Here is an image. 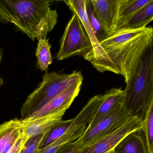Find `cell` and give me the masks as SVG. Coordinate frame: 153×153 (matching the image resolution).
I'll list each match as a JSON object with an SVG mask.
<instances>
[{
	"instance_id": "5b68a950",
	"label": "cell",
	"mask_w": 153,
	"mask_h": 153,
	"mask_svg": "<svg viewBox=\"0 0 153 153\" xmlns=\"http://www.w3.org/2000/svg\"><path fill=\"white\" fill-rule=\"evenodd\" d=\"M66 4L79 18L91 42L92 49L84 56V59L90 62L100 72L109 71L116 73V67L107 55L91 27L85 7V0H67Z\"/></svg>"
},
{
	"instance_id": "52a82bcc",
	"label": "cell",
	"mask_w": 153,
	"mask_h": 153,
	"mask_svg": "<svg viewBox=\"0 0 153 153\" xmlns=\"http://www.w3.org/2000/svg\"><path fill=\"white\" fill-rule=\"evenodd\" d=\"M133 117L122 103L115 110L91 126L86 127L76 139L80 150L114 131Z\"/></svg>"
},
{
	"instance_id": "5bb4252c",
	"label": "cell",
	"mask_w": 153,
	"mask_h": 153,
	"mask_svg": "<svg viewBox=\"0 0 153 153\" xmlns=\"http://www.w3.org/2000/svg\"><path fill=\"white\" fill-rule=\"evenodd\" d=\"M137 132L125 136L116 146L114 153H148L144 139Z\"/></svg>"
},
{
	"instance_id": "7402d4cb",
	"label": "cell",
	"mask_w": 153,
	"mask_h": 153,
	"mask_svg": "<svg viewBox=\"0 0 153 153\" xmlns=\"http://www.w3.org/2000/svg\"><path fill=\"white\" fill-rule=\"evenodd\" d=\"M85 7L91 27L99 42H101L107 35L102 29L99 19L93 10L91 0H85Z\"/></svg>"
},
{
	"instance_id": "d4e9b609",
	"label": "cell",
	"mask_w": 153,
	"mask_h": 153,
	"mask_svg": "<svg viewBox=\"0 0 153 153\" xmlns=\"http://www.w3.org/2000/svg\"><path fill=\"white\" fill-rule=\"evenodd\" d=\"M27 140L28 139L24 136L22 132L21 135L17 140L13 147L7 153H20L23 145Z\"/></svg>"
},
{
	"instance_id": "f1b7e54d",
	"label": "cell",
	"mask_w": 153,
	"mask_h": 153,
	"mask_svg": "<svg viewBox=\"0 0 153 153\" xmlns=\"http://www.w3.org/2000/svg\"><path fill=\"white\" fill-rule=\"evenodd\" d=\"M0 21H2L1 19V17H0Z\"/></svg>"
},
{
	"instance_id": "d6986e66",
	"label": "cell",
	"mask_w": 153,
	"mask_h": 153,
	"mask_svg": "<svg viewBox=\"0 0 153 153\" xmlns=\"http://www.w3.org/2000/svg\"><path fill=\"white\" fill-rule=\"evenodd\" d=\"M72 119L61 120L55 124L43 137L39 146V150L46 148L55 142L66 132L72 123Z\"/></svg>"
},
{
	"instance_id": "7a4b0ae2",
	"label": "cell",
	"mask_w": 153,
	"mask_h": 153,
	"mask_svg": "<svg viewBox=\"0 0 153 153\" xmlns=\"http://www.w3.org/2000/svg\"><path fill=\"white\" fill-rule=\"evenodd\" d=\"M52 0H0L2 21L13 23L31 40L47 38L57 23Z\"/></svg>"
},
{
	"instance_id": "e0dca14e",
	"label": "cell",
	"mask_w": 153,
	"mask_h": 153,
	"mask_svg": "<svg viewBox=\"0 0 153 153\" xmlns=\"http://www.w3.org/2000/svg\"><path fill=\"white\" fill-rule=\"evenodd\" d=\"M152 1L153 0H128L121 3L115 30L124 25L136 12Z\"/></svg>"
},
{
	"instance_id": "4316f807",
	"label": "cell",
	"mask_w": 153,
	"mask_h": 153,
	"mask_svg": "<svg viewBox=\"0 0 153 153\" xmlns=\"http://www.w3.org/2000/svg\"><path fill=\"white\" fill-rule=\"evenodd\" d=\"M52 1H63L65 3H66L67 0H52Z\"/></svg>"
},
{
	"instance_id": "9a60e30c",
	"label": "cell",
	"mask_w": 153,
	"mask_h": 153,
	"mask_svg": "<svg viewBox=\"0 0 153 153\" xmlns=\"http://www.w3.org/2000/svg\"><path fill=\"white\" fill-rule=\"evenodd\" d=\"M103 99V94H101L91 98L77 116L72 119L71 125L79 128L86 126L93 118Z\"/></svg>"
},
{
	"instance_id": "ba28073f",
	"label": "cell",
	"mask_w": 153,
	"mask_h": 153,
	"mask_svg": "<svg viewBox=\"0 0 153 153\" xmlns=\"http://www.w3.org/2000/svg\"><path fill=\"white\" fill-rule=\"evenodd\" d=\"M142 127L141 120L133 116L113 132L81 149L79 153H114L116 146L125 136L140 131Z\"/></svg>"
},
{
	"instance_id": "83f0119b",
	"label": "cell",
	"mask_w": 153,
	"mask_h": 153,
	"mask_svg": "<svg viewBox=\"0 0 153 153\" xmlns=\"http://www.w3.org/2000/svg\"><path fill=\"white\" fill-rule=\"evenodd\" d=\"M128 1V0H121V3L124 2L126 1Z\"/></svg>"
},
{
	"instance_id": "4fadbf2b",
	"label": "cell",
	"mask_w": 153,
	"mask_h": 153,
	"mask_svg": "<svg viewBox=\"0 0 153 153\" xmlns=\"http://www.w3.org/2000/svg\"><path fill=\"white\" fill-rule=\"evenodd\" d=\"M22 132L20 119H14L0 125V153H7L13 147Z\"/></svg>"
},
{
	"instance_id": "7c38bea8",
	"label": "cell",
	"mask_w": 153,
	"mask_h": 153,
	"mask_svg": "<svg viewBox=\"0 0 153 153\" xmlns=\"http://www.w3.org/2000/svg\"><path fill=\"white\" fill-rule=\"evenodd\" d=\"M104 99L93 118L89 123L91 126L110 114L122 103L124 90L122 88H111L103 94Z\"/></svg>"
},
{
	"instance_id": "44dd1931",
	"label": "cell",
	"mask_w": 153,
	"mask_h": 153,
	"mask_svg": "<svg viewBox=\"0 0 153 153\" xmlns=\"http://www.w3.org/2000/svg\"><path fill=\"white\" fill-rule=\"evenodd\" d=\"M141 130H143L144 134L148 153H153V104L149 108L142 121Z\"/></svg>"
},
{
	"instance_id": "277c9868",
	"label": "cell",
	"mask_w": 153,
	"mask_h": 153,
	"mask_svg": "<svg viewBox=\"0 0 153 153\" xmlns=\"http://www.w3.org/2000/svg\"><path fill=\"white\" fill-rule=\"evenodd\" d=\"M81 76V73L77 71L68 74L55 72L46 73L41 82L28 96L22 106L21 120L26 119L39 110L70 84Z\"/></svg>"
},
{
	"instance_id": "484cf974",
	"label": "cell",
	"mask_w": 153,
	"mask_h": 153,
	"mask_svg": "<svg viewBox=\"0 0 153 153\" xmlns=\"http://www.w3.org/2000/svg\"><path fill=\"white\" fill-rule=\"evenodd\" d=\"M3 55V52L1 48H0V66H1L2 60ZM3 79H2V78L1 77V75H0V88L3 85Z\"/></svg>"
},
{
	"instance_id": "3957f363",
	"label": "cell",
	"mask_w": 153,
	"mask_h": 153,
	"mask_svg": "<svg viewBox=\"0 0 153 153\" xmlns=\"http://www.w3.org/2000/svg\"><path fill=\"white\" fill-rule=\"evenodd\" d=\"M153 46L148 48L136 71L126 84L122 104L141 121L153 104Z\"/></svg>"
},
{
	"instance_id": "ac0fdd59",
	"label": "cell",
	"mask_w": 153,
	"mask_h": 153,
	"mask_svg": "<svg viewBox=\"0 0 153 153\" xmlns=\"http://www.w3.org/2000/svg\"><path fill=\"white\" fill-rule=\"evenodd\" d=\"M87 127L78 128L70 125L66 133L57 141L42 150H40L38 153H55L60 147L64 144L73 142L78 139L84 132Z\"/></svg>"
},
{
	"instance_id": "603a6c76",
	"label": "cell",
	"mask_w": 153,
	"mask_h": 153,
	"mask_svg": "<svg viewBox=\"0 0 153 153\" xmlns=\"http://www.w3.org/2000/svg\"><path fill=\"white\" fill-rule=\"evenodd\" d=\"M46 133H42L30 137L23 145L20 153H38L39 146Z\"/></svg>"
},
{
	"instance_id": "8992f818",
	"label": "cell",
	"mask_w": 153,
	"mask_h": 153,
	"mask_svg": "<svg viewBox=\"0 0 153 153\" xmlns=\"http://www.w3.org/2000/svg\"><path fill=\"white\" fill-rule=\"evenodd\" d=\"M92 45L77 15L73 13L66 27L57 56V61L83 56L91 51Z\"/></svg>"
},
{
	"instance_id": "6da1fadb",
	"label": "cell",
	"mask_w": 153,
	"mask_h": 153,
	"mask_svg": "<svg viewBox=\"0 0 153 153\" xmlns=\"http://www.w3.org/2000/svg\"><path fill=\"white\" fill-rule=\"evenodd\" d=\"M100 44L127 84L134 74L148 48L153 45V28L115 30Z\"/></svg>"
},
{
	"instance_id": "9c48e42d",
	"label": "cell",
	"mask_w": 153,
	"mask_h": 153,
	"mask_svg": "<svg viewBox=\"0 0 153 153\" xmlns=\"http://www.w3.org/2000/svg\"><path fill=\"white\" fill-rule=\"evenodd\" d=\"M83 80L82 76L71 83L43 108L28 118L21 121L23 122H29L63 109H68L79 94Z\"/></svg>"
},
{
	"instance_id": "ffe728a7",
	"label": "cell",
	"mask_w": 153,
	"mask_h": 153,
	"mask_svg": "<svg viewBox=\"0 0 153 153\" xmlns=\"http://www.w3.org/2000/svg\"><path fill=\"white\" fill-rule=\"evenodd\" d=\"M36 49L37 66L41 71H46L53 62L51 56V45L47 38L39 39Z\"/></svg>"
},
{
	"instance_id": "8fae6325",
	"label": "cell",
	"mask_w": 153,
	"mask_h": 153,
	"mask_svg": "<svg viewBox=\"0 0 153 153\" xmlns=\"http://www.w3.org/2000/svg\"><path fill=\"white\" fill-rule=\"evenodd\" d=\"M67 109H63L32 121L22 123V133L27 139L33 136L47 132L62 120Z\"/></svg>"
},
{
	"instance_id": "2e32d148",
	"label": "cell",
	"mask_w": 153,
	"mask_h": 153,
	"mask_svg": "<svg viewBox=\"0 0 153 153\" xmlns=\"http://www.w3.org/2000/svg\"><path fill=\"white\" fill-rule=\"evenodd\" d=\"M153 19V1H152L136 12L124 25L115 30L144 28L152 21Z\"/></svg>"
},
{
	"instance_id": "30bf717a",
	"label": "cell",
	"mask_w": 153,
	"mask_h": 153,
	"mask_svg": "<svg viewBox=\"0 0 153 153\" xmlns=\"http://www.w3.org/2000/svg\"><path fill=\"white\" fill-rule=\"evenodd\" d=\"M101 26L107 35L116 27L121 0H91Z\"/></svg>"
},
{
	"instance_id": "cb8c5ba5",
	"label": "cell",
	"mask_w": 153,
	"mask_h": 153,
	"mask_svg": "<svg viewBox=\"0 0 153 153\" xmlns=\"http://www.w3.org/2000/svg\"><path fill=\"white\" fill-rule=\"evenodd\" d=\"M80 149L76 141L62 145L55 153H79Z\"/></svg>"
}]
</instances>
